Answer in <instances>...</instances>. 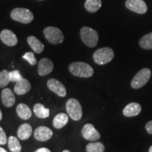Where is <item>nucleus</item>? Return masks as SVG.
<instances>
[{
  "mask_svg": "<svg viewBox=\"0 0 152 152\" xmlns=\"http://www.w3.org/2000/svg\"><path fill=\"white\" fill-rule=\"evenodd\" d=\"M68 122V116L67 114L61 113L57 114L53 120V125L56 129H61L64 128Z\"/></svg>",
  "mask_w": 152,
  "mask_h": 152,
  "instance_id": "19",
  "label": "nucleus"
},
{
  "mask_svg": "<svg viewBox=\"0 0 152 152\" xmlns=\"http://www.w3.org/2000/svg\"><path fill=\"white\" fill-rule=\"evenodd\" d=\"M8 142V140H7V134L3 130L1 127H0V144L1 145H4Z\"/></svg>",
  "mask_w": 152,
  "mask_h": 152,
  "instance_id": "29",
  "label": "nucleus"
},
{
  "mask_svg": "<svg viewBox=\"0 0 152 152\" xmlns=\"http://www.w3.org/2000/svg\"><path fill=\"white\" fill-rule=\"evenodd\" d=\"M16 113L20 118L23 120L29 119L32 115L31 110L28 106L25 104H19L16 107Z\"/></svg>",
  "mask_w": 152,
  "mask_h": 152,
  "instance_id": "20",
  "label": "nucleus"
},
{
  "mask_svg": "<svg viewBox=\"0 0 152 152\" xmlns=\"http://www.w3.org/2000/svg\"><path fill=\"white\" fill-rule=\"evenodd\" d=\"M54 69V64L50 59L43 58L38 63V74L40 76L48 75Z\"/></svg>",
  "mask_w": 152,
  "mask_h": 152,
  "instance_id": "12",
  "label": "nucleus"
},
{
  "mask_svg": "<svg viewBox=\"0 0 152 152\" xmlns=\"http://www.w3.org/2000/svg\"><path fill=\"white\" fill-rule=\"evenodd\" d=\"M66 111L73 121H77L83 116V109L81 104L75 99H69L66 102Z\"/></svg>",
  "mask_w": 152,
  "mask_h": 152,
  "instance_id": "5",
  "label": "nucleus"
},
{
  "mask_svg": "<svg viewBox=\"0 0 152 152\" xmlns=\"http://www.w3.org/2000/svg\"><path fill=\"white\" fill-rule=\"evenodd\" d=\"M105 147L102 142H91L86 146L87 152H104Z\"/></svg>",
  "mask_w": 152,
  "mask_h": 152,
  "instance_id": "25",
  "label": "nucleus"
},
{
  "mask_svg": "<svg viewBox=\"0 0 152 152\" xmlns=\"http://www.w3.org/2000/svg\"><path fill=\"white\" fill-rule=\"evenodd\" d=\"M81 134L83 138L90 142L97 141L101 138L100 133L95 129L94 125L90 123H87L83 126Z\"/></svg>",
  "mask_w": 152,
  "mask_h": 152,
  "instance_id": "8",
  "label": "nucleus"
},
{
  "mask_svg": "<svg viewBox=\"0 0 152 152\" xmlns=\"http://www.w3.org/2000/svg\"><path fill=\"white\" fill-rule=\"evenodd\" d=\"M35 152H51V151L49 149H47V148L42 147V148H39V149L36 150Z\"/></svg>",
  "mask_w": 152,
  "mask_h": 152,
  "instance_id": "31",
  "label": "nucleus"
},
{
  "mask_svg": "<svg viewBox=\"0 0 152 152\" xmlns=\"http://www.w3.org/2000/svg\"><path fill=\"white\" fill-rule=\"evenodd\" d=\"M145 128L149 134H152V121H149V122H148L147 124H146Z\"/></svg>",
  "mask_w": 152,
  "mask_h": 152,
  "instance_id": "30",
  "label": "nucleus"
},
{
  "mask_svg": "<svg viewBox=\"0 0 152 152\" xmlns=\"http://www.w3.org/2000/svg\"><path fill=\"white\" fill-rule=\"evenodd\" d=\"M0 152H7V151L4 149H3V148L0 147Z\"/></svg>",
  "mask_w": 152,
  "mask_h": 152,
  "instance_id": "32",
  "label": "nucleus"
},
{
  "mask_svg": "<svg viewBox=\"0 0 152 152\" xmlns=\"http://www.w3.org/2000/svg\"><path fill=\"white\" fill-rule=\"evenodd\" d=\"M102 7V0H86L85 8L90 13L96 12Z\"/></svg>",
  "mask_w": 152,
  "mask_h": 152,
  "instance_id": "21",
  "label": "nucleus"
},
{
  "mask_svg": "<svg viewBox=\"0 0 152 152\" xmlns=\"http://www.w3.org/2000/svg\"><path fill=\"white\" fill-rule=\"evenodd\" d=\"M2 119V113H1V109H0V121Z\"/></svg>",
  "mask_w": 152,
  "mask_h": 152,
  "instance_id": "33",
  "label": "nucleus"
},
{
  "mask_svg": "<svg viewBox=\"0 0 152 152\" xmlns=\"http://www.w3.org/2000/svg\"><path fill=\"white\" fill-rule=\"evenodd\" d=\"M80 35L81 40L86 46L94 47L97 45L99 41L98 33L92 28L90 27L82 28Z\"/></svg>",
  "mask_w": 152,
  "mask_h": 152,
  "instance_id": "2",
  "label": "nucleus"
},
{
  "mask_svg": "<svg viewBox=\"0 0 152 152\" xmlns=\"http://www.w3.org/2000/svg\"><path fill=\"white\" fill-rule=\"evenodd\" d=\"M63 152H71L70 151H68V150H64V151H63Z\"/></svg>",
  "mask_w": 152,
  "mask_h": 152,
  "instance_id": "35",
  "label": "nucleus"
},
{
  "mask_svg": "<svg viewBox=\"0 0 152 152\" xmlns=\"http://www.w3.org/2000/svg\"><path fill=\"white\" fill-rule=\"evenodd\" d=\"M23 58L26 61H28L29 62L30 65L34 66L37 64V60H36V58L35 56V54H34L33 52H27L23 56Z\"/></svg>",
  "mask_w": 152,
  "mask_h": 152,
  "instance_id": "27",
  "label": "nucleus"
},
{
  "mask_svg": "<svg viewBox=\"0 0 152 152\" xmlns=\"http://www.w3.org/2000/svg\"><path fill=\"white\" fill-rule=\"evenodd\" d=\"M11 18L21 23L28 24L33 20L34 16L29 9L25 8H16L11 12Z\"/></svg>",
  "mask_w": 152,
  "mask_h": 152,
  "instance_id": "4",
  "label": "nucleus"
},
{
  "mask_svg": "<svg viewBox=\"0 0 152 152\" xmlns=\"http://www.w3.org/2000/svg\"><path fill=\"white\" fill-rule=\"evenodd\" d=\"M140 45L142 49H152V33L144 35L140 40Z\"/></svg>",
  "mask_w": 152,
  "mask_h": 152,
  "instance_id": "24",
  "label": "nucleus"
},
{
  "mask_svg": "<svg viewBox=\"0 0 152 152\" xmlns=\"http://www.w3.org/2000/svg\"><path fill=\"white\" fill-rule=\"evenodd\" d=\"M34 113L35 115L39 118H46L49 115V109L45 108L44 105L41 104H37L34 106Z\"/></svg>",
  "mask_w": 152,
  "mask_h": 152,
  "instance_id": "22",
  "label": "nucleus"
},
{
  "mask_svg": "<svg viewBox=\"0 0 152 152\" xmlns=\"http://www.w3.org/2000/svg\"><path fill=\"white\" fill-rule=\"evenodd\" d=\"M30 89H31V85L30 82L27 79L23 77L16 83L14 86V92L18 95H23L29 92Z\"/></svg>",
  "mask_w": 152,
  "mask_h": 152,
  "instance_id": "14",
  "label": "nucleus"
},
{
  "mask_svg": "<svg viewBox=\"0 0 152 152\" xmlns=\"http://www.w3.org/2000/svg\"><path fill=\"white\" fill-rule=\"evenodd\" d=\"M53 136V131L45 126L38 127L34 132V137L37 141L46 142Z\"/></svg>",
  "mask_w": 152,
  "mask_h": 152,
  "instance_id": "11",
  "label": "nucleus"
},
{
  "mask_svg": "<svg viewBox=\"0 0 152 152\" xmlns=\"http://www.w3.org/2000/svg\"><path fill=\"white\" fill-rule=\"evenodd\" d=\"M114 57L113 50L109 47H103L99 49L93 54V59L96 64L104 65L109 64Z\"/></svg>",
  "mask_w": 152,
  "mask_h": 152,
  "instance_id": "3",
  "label": "nucleus"
},
{
  "mask_svg": "<svg viewBox=\"0 0 152 152\" xmlns=\"http://www.w3.org/2000/svg\"><path fill=\"white\" fill-rule=\"evenodd\" d=\"M125 7L129 10L139 14H144L147 11V6L144 0H127Z\"/></svg>",
  "mask_w": 152,
  "mask_h": 152,
  "instance_id": "9",
  "label": "nucleus"
},
{
  "mask_svg": "<svg viewBox=\"0 0 152 152\" xmlns=\"http://www.w3.org/2000/svg\"><path fill=\"white\" fill-rule=\"evenodd\" d=\"M10 82L9 79V72L7 70L0 72V88L4 87L9 84Z\"/></svg>",
  "mask_w": 152,
  "mask_h": 152,
  "instance_id": "26",
  "label": "nucleus"
},
{
  "mask_svg": "<svg viewBox=\"0 0 152 152\" xmlns=\"http://www.w3.org/2000/svg\"><path fill=\"white\" fill-rule=\"evenodd\" d=\"M44 35L47 40L51 44L58 45L64 42V34L58 28L52 27V26L47 27L44 30Z\"/></svg>",
  "mask_w": 152,
  "mask_h": 152,
  "instance_id": "7",
  "label": "nucleus"
},
{
  "mask_svg": "<svg viewBox=\"0 0 152 152\" xmlns=\"http://www.w3.org/2000/svg\"><path fill=\"white\" fill-rule=\"evenodd\" d=\"M27 42L32 49L37 54H40L44 51L45 46L35 36H29L27 39Z\"/></svg>",
  "mask_w": 152,
  "mask_h": 152,
  "instance_id": "18",
  "label": "nucleus"
},
{
  "mask_svg": "<svg viewBox=\"0 0 152 152\" xmlns=\"http://www.w3.org/2000/svg\"><path fill=\"white\" fill-rule=\"evenodd\" d=\"M142 111L140 104L135 102H132L128 104L123 109V113L126 117H134L139 115Z\"/></svg>",
  "mask_w": 152,
  "mask_h": 152,
  "instance_id": "16",
  "label": "nucleus"
},
{
  "mask_svg": "<svg viewBox=\"0 0 152 152\" xmlns=\"http://www.w3.org/2000/svg\"><path fill=\"white\" fill-rule=\"evenodd\" d=\"M8 146L11 152H20L22 147L18 138L14 136H10L8 140Z\"/></svg>",
  "mask_w": 152,
  "mask_h": 152,
  "instance_id": "23",
  "label": "nucleus"
},
{
  "mask_svg": "<svg viewBox=\"0 0 152 152\" xmlns=\"http://www.w3.org/2000/svg\"><path fill=\"white\" fill-rule=\"evenodd\" d=\"M151 73L149 68H144L140 71L133 77L131 82V87L133 89H140L144 87L151 77Z\"/></svg>",
  "mask_w": 152,
  "mask_h": 152,
  "instance_id": "6",
  "label": "nucleus"
},
{
  "mask_svg": "<svg viewBox=\"0 0 152 152\" xmlns=\"http://www.w3.org/2000/svg\"><path fill=\"white\" fill-rule=\"evenodd\" d=\"M70 73L80 77H90L94 74V69L90 65L84 62H73L70 64Z\"/></svg>",
  "mask_w": 152,
  "mask_h": 152,
  "instance_id": "1",
  "label": "nucleus"
},
{
  "mask_svg": "<svg viewBox=\"0 0 152 152\" xmlns=\"http://www.w3.org/2000/svg\"><path fill=\"white\" fill-rule=\"evenodd\" d=\"M23 77L20 75V72L17 70L13 71L11 72H9V79H10V82H16L22 79Z\"/></svg>",
  "mask_w": 152,
  "mask_h": 152,
  "instance_id": "28",
  "label": "nucleus"
},
{
  "mask_svg": "<svg viewBox=\"0 0 152 152\" xmlns=\"http://www.w3.org/2000/svg\"><path fill=\"white\" fill-rule=\"evenodd\" d=\"M149 152H152V146L151 147L149 148Z\"/></svg>",
  "mask_w": 152,
  "mask_h": 152,
  "instance_id": "34",
  "label": "nucleus"
},
{
  "mask_svg": "<svg viewBox=\"0 0 152 152\" xmlns=\"http://www.w3.org/2000/svg\"><path fill=\"white\" fill-rule=\"evenodd\" d=\"M1 96L4 106L8 108L14 106L15 102H16V98H15L14 94L10 89H4L1 92Z\"/></svg>",
  "mask_w": 152,
  "mask_h": 152,
  "instance_id": "15",
  "label": "nucleus"
},
{
  "mask_svg": "<svg viewBox=\"0 0 152 152\" xmlns=\"http://www.w3.org/2000/svg\"><path fill=\"white\" fill-rule=\"evenodd\" d=\"M47 87L52 92H54L61 97L66 96V90L64 85L58 80L51 78L47 81Z\"/></svg>",
  "mask_w": 152,
  "mask_h": 152,
  "instance_id": "10",
  "label": "nucleus"
},
{
  "mask_svg": "<svg viewBox=\"0 0 152 152\" xmlns=\"http://www.w3.org/2000/svg\"><path fill=\"white\" fill-rule=\"evenodd\" d=\"M0 39L6 45L9 47H14L18 43L16 35L10 30H3L0 33Z\"/></svg>",
  "mask_w": 152,
  "mask_h": 152,
  "instance_id": "13",
  "label": "nucleus"
},
{
  "mask_svg": "<svg viewBox=\"0 0 152 152\" xmlns=\"http://www.w3.org/2000/svg\"><path fill=\"white\" fill-rule=\"evenodd\" d=\"M33 133V128L28 123H23L18 128L17 134L19 139L21 140H26L30 138Z\"/></svg>",
  "mask_w": 152,
  "mask_h": 152,
  "instance_id": "17",
  "label": "nucleus"
}]
</instances>
